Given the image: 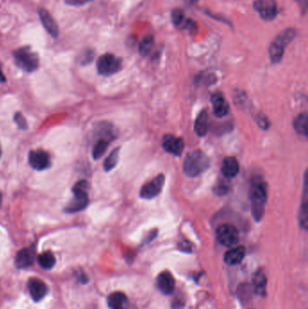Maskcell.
I'll list each match as a JSON object with an SVG mask.
<instances>
[{
  "label": "cell",
  "mask_w": 308,
  "mask_h": 309,
  "mask_svg": "<svg viewBox=\"0 0 308 309\" xmlns=\"http://www.w3.org/2000/svg\"><path fill=\"white\" fill-rule=\"evenodd\" d=\"M267 198V185L263 181L258 179L252 184L251 188L252 213L256 222H260L263 218Z\"/></svg>",
  "instance_id": "1"
},
{
  "label": "cell",
  "mask_w": 308,
  "mask_h": 309,
  "mask_svg": "<svg viewBox=\"0 0 308 309\" xmlns=\"http://www.w3.org/2000/svg\"><path fill=\"white\" fill-rule=\"evenodd\" d=\"M210 166V159L202 150L188 153L184 159V172L188 177L196 178L204 173Z\"/></svg>",
  "instance_id": "2"
},
{
  "label": "cell",
  "mask_w": 308,
  "mask_h": 309,
  "mask_svg": "<svg viewBox=\"0 0 308 309\" xmlns=\"http://www.w3.org/2000/svg\"><path fill=\"white\" fill-rule=\"evenodd\" d=\"M13 54L16 66L25 72H34L39 67V57L37 53L28 46L15 50Z\"/></svg>",
  "instance_id": "3"
},
{
  "label": "cell",
  "mask_w": 308,
  "mask_h": 309,
  "mask_svg": "<svg viewBox=\"0 0 308 309\" xmlns=\"http://www.w3.org/2000/svg\"><path fill=\"white\" fill-rule=\"evenodd\" d=\"M87 190H88V183L86 181L82 180L78 182L72 188L73 198L68 204L65 211L67 213H77L86 208L89 204Z\"/></svg>",
  "instance_id": "4"
},
{
  "label": "cell",
  "mask_w": 308,
  "mask_h": 309,
  "mask_svg": "<svg viewBox=\"0 0 308 309\" xmlns=\"http://www.w3.org/2000/svg\"><path fill=\"white\" fill-rule=\"evenodd\" d=\"M294 39V34L290 30L282 31L270 46V56L272 63L278 64L284 55L285 48Z\"/></svg>",
  "instance_id": "5"
},
{
  "label": "cell",
  "mask_w": 308,
  "mask_h": 309,
  "mask_svg": "<svg viewBox=\"0 0 308 309\" xmlns=\"http://www.w3.org/2000/svg\"><path fill=\"white\" fill-rule=\"evenodd\" d=\"M122 61L112 53H105L97 61V70L101 75L109 76L120 72Z\"/></svg>",
  "instance_id": "6"
},
{
  "label": "cell",
  "mask_w": 308,
  "mask_h": 309,
  "mask_svg": "<svg viewBox=\"0 0 308 309\" xmlns=\"http://www.w3.org/2000/svg\"><path fill=\"white\" fill-rule=\"evenodd\" d=\"M216 235L219 242L225 247H233L239 241V233L236 227L228 223L219 226Z\"/></svg>",
  "instance_id": "7"
},
{
  "label": "cell",
  "mask_w": 308,
  "mask_h": 309,
  "mask_svg": "<svg viewBox=\"0 0 308 309\" xmlns=\"http://www.w3.org/2000/svg\"><path fill=\"white\" fill-rule=\"evenodd\" d=\"M165 180L164 175H158V177L142 186L140 190V197L143 199H153L160 195L165 185Z\"/></svg>",
  "instance_id": "8"
},
{
  "label": "cell",
  "mask_w": 308,
  "mask_h": 309,
  "mask_svg": "<svg viewBox=\"0 0 308 309\" xmlns=\"http://www.w3.org/2000/svg\"><path fill=\"white\" fill-rule=\"evenodd\" d=\"M254 9L266 21H271L278 15V6L275 0H257Z\"/></svg>",
  "instance_id": "9"
},
{
  "label": "cell",
  "mask_w": 308,
  "mask_h": 309,
  "mask_svg": "<svg viewBox=\"0 0 308 309\" xmlns=\"http://www.w3.org/2000/svg\"><path fill=\"white\" fill-rule=\"evenodd\" d=\"M28 160L30 166L35 170H45L49 168L51 166V159L47 152L36 149V150L31 151L28 156Z\"/></svg>",
  "instance_id": "10"
},
{
  "label": "cell",
  "mask_w": 308,
  "mask_h": 309,
  "mask_svg": "<svg viewBox=\"0 0 308 309\" xmlns=\"http://www.w3.org/2000/svg\"><path fill=\"white\" fill-rule=\"evenodd\" d=\"M162 146L167 153L174 156H180L184 150V143L181 138L167 134L163 138Z\"/></svg>",
  "instance_id": "11"
},
{
  "label": "cell",
  "mask_w": 308,
  "mask_h": 309,
  "mask_svg": "<svg viewBox=\"0 0 308 309\" xmlns=\"http://www.w3.org/2000/svg\"><path fill=\"white\" fill-rule=\"evenodd\" d=\"M27 287L33 300L35 302L40 301L47 294V286L44 281L36 278H32L28 280Z\"/></svg>",
  "instance_id": "12"
},
{
  "label": "cell",
  "mask_w": 308,
  "mask_h": 309,
  "mask_svg": "<svg viewBox=\"0 0 308 309\" xmlns=\"http://www.w3.org/2000/svg\"><path fill=\"white\" fill-rule=\"evenodd\" d=\"M157 286L163 294H172L176 286V280L174 279L172 273L168 272L160 273L157 279Z\"/></svg>",
  "instance_id": "13"
},
{
  "label": "cell",
  "mask_w": 308,
  "mask_h": 309,
  "mask_svg": "<svg viewBox=\"0 0 308 309\" xmlns=\"http://www.w3.org/2000/svg\"><path fill=\"white\" fill-rule=\"evenodd\" d=\"M38 14H39L42 24L45 27V30L48 32V34L51 36L56 38L57 35L59 34V27H58V25H57L53 16L50 15L49 12L47 11L45 8L39 9Z\"/></svg>",
  "instance_id": "14"
},
{
  "label": "cell",
  "mask_w": 308,
  "mask_h": 309,
  "mask_svg": "<svg viewBox=\"0 0 308 309\" xmlns=\"http://www.w3.org/2000/svg\"><path fill=\"white\" fill-rule=\"evenodd\" d=\"M34 261V250L32 248H26L19 252L15 256V263L19 268H29Z\"/></svg>",
  "instance_id": "15"
},
{
  "label": "cell",
  "mask_w": 308,
  "mask_h": 309,
  "mask_svg": "<svg viewBox=\"0 0 308 309\" xmlns=\"http://www.w3.org/2000/svg\"><path fill=\"white\" fill-rule=\"evenodd\" d=\"M211 103L214 108V113L218 118L225 117L229 112V107L228 102H226L225 98L221 92H217L213 95Z\"/></svg>",
  "instance_id": "16"
},
{
  "label": "cell",
  "mask_w": 308,
  "mask_h": 309,
  "mask_svg": "<svg viewBox=\"0 0 308 309\" xmlns=\"http://www.w3.org/2000/svg\"><path fill=\"white\" fill-rule=\"evenodd\" d=\"M240 171V165L235 158H226L222 165V173L225 178H233L236 177Z\"/></svg>",
  "instance_id": "17"
},
{
  "label": "cell",
  "mask_w": 308,
  "mask_h": 309,
  "mask_svg": "<svg viewBox=\"0 0 308 309\" xmlns=\"http://www.w3.org/2000/svg\"><path fill=\"white\" fill-rule=\"evenodd\" d=\"M108 305L110 309H128V299L122 292H114L108 298Z\"/></svg>",
  "instance_id": "18"
},
{
  "label": "cell",
  "mask_w": 308,
  "mask_h": 309,
  "mask_svg": "<svg viewBox=\"0 0 308 309\" xmlns=\"http://www.w3.org/2000/svg\"><path fill=\"white\" fill-rule=\"evenodd\" d=\"M245 254H246V249L243 246L235 247L226 253L224 260H225L226 263L232 265V266L237 265V264L241 263L242 260L244 259Z\"/></svg>",
  "instance_id": "19"
},
{
  "label": "cell",
  "mask_w": 308,
  "mask_h": 309,
  "mask_svg": "<svg viewBox=\"0 0 308 309\" xmlns=\"http://www.w3.org/2000/svg\"><path fill=\"white\" fill-rule=\"evenodd\" d=\"M253 286L256 294L264 296L266 294V287H267V278L266 274L262 269H259L256 272L253 278Z\"/></svg>",
  "instance_id": "20"
},
{
  "label": "cell",
  "mask_w": 308,
  "mask_h": 309,
  "mask_svg": "<svg viewBox=\"0 0 308 309\" xmlns=\"http://www.w3.org/2000/svg\"><path fill=\"white\" fill-rule=\"evenodd\" d=\"M207 129H208V113L205 109H203L196 119L195 131L197 134V136L203 137L206 135Z\"/></svg>",
  "instance_id": "21"
},
{
  "label": "cell",
  "mask_w": 308,
  "mask_h": 309,
  "mask_svg": "<svg viewBox=\"0 0 308 309\" xmlns=\"http://www.w3.org/2000/svg\"><path fill=\"white\" fill-rule=\"evenodd\" d=\"M299 223L300 226L306 230L308 225V214H307V189H306V183L304 182V195H303V201L301 203L300 213H299Z\"/></svg>",
  "instance_id": "22"
},
{
  "label": "cell",
  "mask_w": 308,
  "mask_h": 309,
  "mask_svg": "<svg viewBox=\"0 0 308 309\" xmlns=\"http://www.w3.org/2000/svg\"><path fill=\"white\" fill-rule=\"evenodd\" d=\"M37 261L42 268L48 271L55 265V257L51 252H45L38 256Z\"/></svg>",
  "instance_id": "23"
},
{
  "label": "cell",
  "mask_w": 308,
  "mask_h": 309,
  "mask_svg": "<svg viewBox=\"0 0 308 309\" xmlns=\"http://www.w3.org/2000/svg\"><path fill=\"white\" fill-rule=\"evenodd\" d=\"M306 126H307V113L304 112L297 116L294 121V128L298 134L306 136Z\"/></svg>",
  "instance_id": "24"
},
{
  "label": "cell",
  "mask_w": 308,
  "mask_h": 309,
  "mask_svg": "<svg viewBox=\"0 0 308 309\" xmlns=\"http://www.w3.org/2000/svg\"><path fill=\"white\" fill-rule=\"evenodd\" d=\"M154 37L152 35H147L142 39V41L139 43V51L140 55L147 56L150 53L151 50L154 46Z\"/></svg>",
  "instance_id": "25"
},
{
  "label": "cell",
  "mask_w": 308,
  "mask_h": 309,
  "mask_svg": "<svg viewBox=\"0 0 308 309\" xmlns=\"http://www.w3.org/2000/svg\"><path fill=\"white\" fill-rule=\"evenodd\" d=\"M120 147H117L114 150L109 154V157L106 159L105 162H104V169L106 171H110L112 170L118 164L119 161V158H120Z\"/></svg>",
  "instance_id": "26"
},
{
  "label": "cell",
  "mask_w": 308,
  "mask_h": 309,
  "mask_svg": "<svg viewBox=\"0 0 308 309\" xmlns=\"http://www.w3.org/2000/svg\"><path fill=\"white\" fill-rule=\"evenodd\" d=\"M110 141L106 140H99L97 143L95 144L92 150L94 159H99L102 158V154H104L107 148L109 147V144Z\"/></svg>",
  "instance_id": "27"
},
{
  "label": "cell",
  "mask_w": 308,
  "mask_h": 309,
  "mask_svg": "<svg viewBox=\"0 0 308 309\" xmlns=\"http://www.w3.org/2000/svg\"><path fill=\"white\" fill-rule=\"evenodd\" d=\"M172 20H173V23L176 27H183L184 26V22H185V16H184V12L182 11L181 9H175L172 12Z\"/></svg>",
  "instance_id": "28"
},
{
  "label": "cell",
  "mask_w": 308,
  "mask_h": 309,
  "mask_svg": "<svg viewBox=\"0 0 308 309\" xmlns=\"http://www.w3.org/2000/svg\"><path fill=\"white\" fill-rule=\"evenodd\" d=\"M15 122L17 124L19 128H21V129H26V128H27V121H26L25 117L20 112L15 113Z\"/></svg>",
  "instance_id": "29"
},
{
  "label": "cell",
  "mask_w": 308,
  "mask_h": 309,
  "mask_svg": "<svg viewBox=\"0 0 308 309\" xmlns=\"http://www.w3.org/2000/svg\"><path fill=\"white\" fill-rule=\"evenodd\" d=\"M257 122H258L259 127L263 128V129H267V128H270V125H271L268 120L264 115H259L257 117Z\"/></svg>",
  "instance_id": "30"
},
{
  "label": "cell",
  "mask_w": 308,
  "mask_h": 309,
  "mask_svg": "<svg viewBox=\"0 0 308 309\" xmlns=\"http://www.w3.org/2000/svg\"><path fill=\"white\" fill-rule=\"evenodd\" d=\"M94 53L91 50H88L85 53H83V57L81 59V63L83 64H87L93 60Z\"/></svg>",
  "instance_id": "31"
},
{
  "label": "cell",
  "mask_w": 308,
  "mask_h": 309,
  "mask_svg": "<svg viewBox=\"0 0 308 309\" xmlns=\"http://www.w3.org/2000/svg\"><path fill=\"white\" fill-rule=\"evenodd\" d=\"M178 247L181 250L188 253V252H191L192 250V244L187 241H183L178 244Z\"/></svg>",
  "instance_id": "32"
},
{
  "label": "cell",
  "mask_w": 308,
  "mask_h": 309,
  "mask_svg": "<svg viewBox=\"0 0 308 309\" xmlns=\"http://www.w3.org/2000/svg\"><path fill=\"white\" fill-rule=\"evenodd\" d=\"M92 0H65V3L71 6H83Z\"/></svg>",
  "instance_id": "33"
},
{
  "label": "cell",
  "mask_w": 308,
  "mask_h": 309,
  "mask_svg": "<svg viewBox=\"0 0 308 309\" xmlns=\"http://www.w3.org/2000/svg\"><path fill=\"white\" fill-rule=\"evenodd\" d=\"M215 192H217L218 195L221 196V195H224V194H226V192H228V189H227V187L224 186V185H219V187L215 188Z\"/></svg>",
  "instance_id": "34"
},
{
  "label": "cell",
  "mask_w": 308,
  "mask_h": 309,
  "mask_svg": "<svg viewBox=\"0 0 308 309\" xmlns=\"http://www.w3.org/2000/svg\"><path fill=\"white\" fill-rule=\"evenodd\" d=\"M4 82H6V77H5L2 70L0 68V83H4Z\"/></svg>",
  "instance_id": "35"
},
{
  "label": "cell",
  "mask_w": 308,
  "mask_h": 309,
  "mask_svg": "<svg viewBox=\"0 0 308 309\" xmlns=\"http://www.w3.org/2000/svg\"><path fill=\"white\" fill-rule=\"evenodd\" d=\"M2 204V194L0 192V205Z\"/></svg>",
  "instance_id": "36"
},
{
  "label": "cell",
  "mask_w": 308,
  "mask_h": 309,
  "mask_svg": "<svg viewBox=\"0 0 308 309\" xmlns=\"http://www.w3.org/2000/svg\"><path fill=\"white\" fill-rule=\"evenodd\" d=\"M1 154H2V149H1V146H0V157H1Z\"/></svg>",
  "instance_id": "37"
}]
</instances>
